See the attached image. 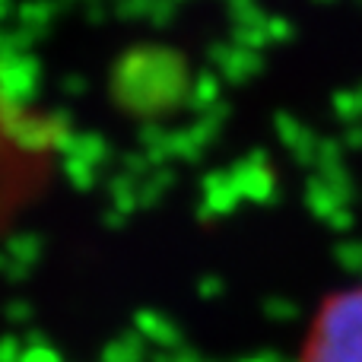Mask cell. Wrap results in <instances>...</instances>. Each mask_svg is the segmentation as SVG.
<instances>
[{
	"label": "cell",
	"instance_id": "6da1fadb",
	"mask_svg": "<svg viewBox=\"0 0 362 362\" xmlns=\"http://www.w3.org/2000/svg\"><path fill=\"white\" fill-rule=\"evenodd\" d=\"M299 362H362V283L321 299L302 337Z\"/></svg>",
	"mask_w": 362,
	"mask_h": 362
}]
</instances>
